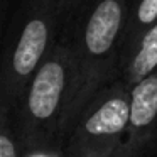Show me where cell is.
Wrapping results in <instances>:
<instances>
[{
  "label": "cell",
  "mask_w": 157,
  "mask_h": 157,
  "mask_svg": "<svg viewBox=\"0 0 157 157\" xmlns=\"http://www.w3.org/2000/svg\"><path fill=\"white\" fill-rule=\"evenodd\" d=\"M157 22V0H128L122 42V73L133 58L144 36Z\"/></svg>",
  "instance_id": "obj_6"
},
{
  "label": "cell",
  "mask_w": 157,
  "mask_h": 157,
  "mask_svg": "<svg viewBox=\"0 0 157 157\" xmlns=\"http://www.w3.org/2000/svg\"><path fill=\"white\" fill-rule=\"evenodd\" d=\"M69 88L71 49L68 37L61 32L56 46L36 69L12 112V125L22 149L61 142L59 130Z\"/></svg>",
  "instance_id": "obj_3"
},
{
  "label": "cell",
  "mask_w": 157,
  "mask_h": 157,
  "mask_svg": "<svg viewBox=\"0 0 157 157\" xmlns=\"http://www.w3.org/2000/svg\"><path fill=\"white\" fill-rule=\"evenodd\" d=\"M128 0H90L63 31L71 49V88L61 142L79 112L101 88L122 78V42Z\"/></svg>",
  "instance_id": "obj_1"
},
{
  "label": "cell",
  "mask_w": 157,
  "mask_h": 157,
  "mask_svg": "<svg viewBox=\"0 0 157 157\" xmlns=\"http://www.w3.org/2000/svg\"><path fill=\"white\" fill-rule=\"evenodd\" d=\"M5 5H7V0H2V10L5 9Z\"/></svg>",
  "instance_id": "obj_11"
},
{
  "label": "cell",
  "mask_w": 157,
  "mask_h": 157,
  "mask_svg": "<svg viewBox=\"0 0 157 157\" xmlns=\"http://www.w3.org/2000/svg\"><path fill=\"white\" fill-rule=\"evenodd\" d=\"M22 147L12 125V113L0 110V157H21Z\"/></svg>",
  "instance_id": "obj_8"
},
{
  "label": "cell",
  "mask_w": 157,
  "mask_h": 157,
  "mask_svg": "<svg viewBox=\"0 0 157 157\" xmlns=\"http://www.w3.org/2000/svg\"><path fill=\"white\" fill-rule=\"evenodd\" d=\"M21 157H66L64 147L61 142L49 144V145H36L22 149Z\"/></svg>",
  "instance_id": "obj_9"
},
{
  "label": "cell",
  "mask_w": 157,
  "mask_h": 157,
  "mask_svg": "<svg viewBox=\"0 0 157 157\" xmlns=\"http://www.w3.org/2000/svg\"><path fill=\"white\" fill-rule=\"evenodd\" d=\"M130 93L132 85L122 78L100 90L63 139L66 157H112L128 125Z\"/></svg>",
  "instance_id": "obj_4"
},
{
  "label": "cell",
  "mask_w": 157,
  "mask_h": 157,
  "mask_svg": "<svg viewBox=\"0 0 157 157\" xmlns=\"http://www.w3.org/2000/svg\"><path fill=\"white\" fill-rule=\"evenodd\" d=\"M157 69V22L154 27L144 36L133 58L128 61L122 73V79L128 85H135L147 75Z\"/></svg>",
  "instance_id": "obj_7"
},
{
  "label": "cell",
  "mask_w": 157,
  "mask_h": 157,
  "mask_svg": "<svg viewBox=\"0 0 157 157\" xmlns=\"http://www.w3.org/2000/svg\"><path fill=\"white\" fill-rule=\"evenodd\" d=\"M155 145H157V137H155Z\"/></svg>",
  "instance_id": "obj_12"
},
{
  "label": "cell",
  "mask_w": 157,
  "mask_h": 157,
  "mask_svg": "<svg viewBox=\"0 0 157 157\" xmlns=\"http://www.w3.org/2000/svg\"><path fill=\"white\" fill-rule=\"evenodd\" d=\"M63 32L59 0H15L5 25L0 110L14 112L27 83Z\"/></svg>",
  "instance_id": "obj_2"
},
{
  "label": "cell",
  "mask_w": 157,
  "mask_h": 157,
  "mask_svg": "<svg viewBox=\"0 0 157 157\" xmlns=\"http://www.w3.org/2000/svg\"><path fill=\"white\" fill-rule=\"evenodd\" d=\"M90 0H59L61 4V17H63V31L73 22L78 12L88 4Z\"/></svg>",
  "instance_id": "obj_10"
},
{
  "label": "cell",
  "mask_w": 157,
  "mask_h": 157,
  "mask_svg": "<svg viewBox=\"0 0 157 157\" xmlns=\"http://www.w3.org/2000/svg\"><path fill=\"white\" fill-rule=\"evenodd\" d=\"M157 137V69L132 86L122 145L112 157H147Z\"/></svg>",
  "instance_id": "obj_5"
}]
</instances>
